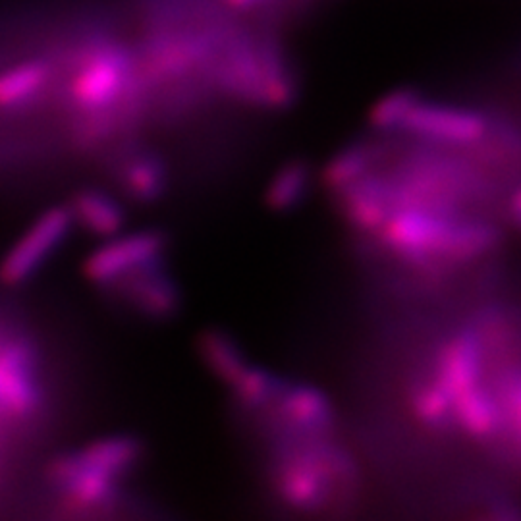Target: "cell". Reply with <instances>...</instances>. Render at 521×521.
<instances>
[{"label":"cell","mask_w":521,"mask_h":521,"mask_svg":"<svg viewBox=\"0 0 521 521\" xmlns=\"http://www.w3.org/2000/svg\"><path fill=\"white\" fill-rule=\"evenodd\" d=\"M327 190L386 275L452 290L521 242V107L394 95L332 159Z\"/></svg>","instance_id":"1"},{"label":"cell","mask_w":521,"mask_h":521,"mask_svg":"<svg viewBox=\"0 0 521 521\" xmlns=\"http://www.w3.org/2000/svg\"><path fill=\"white\" fill-rule=\"evenodd\" d=\"M408 402L427 429L521 479V300L454 315L417 357Z\"/></svg>","instance_id":"2"},{"label":"cell","mask_w":521,"mask_h":521,"mask_svg":"<svg viewBox=\"0 0 521 521\" xmlns=\"http://www.w3.org/2000/svg\"><path fill=\"white\" fill-rule=\"evenodd\" d=\"M224 384L259 446L267 485L280 506L303 516L340 518L361 504L363 460L321 390L255 367L247 357Z\"/></svg>","instance_id":"3"},{"label":"cell","mask_w":521,"mask_h":521,"mask_svg":"<svg viewBox=\"0 0 521 521\" xmlns=\"http://www.w3.org/2000/svg\"><path fill=\"white\" fill-rule=\"evenodd\" d=\"M74 220L70 209H53L29 226L28 232L8 251L0 276L8 284H22L35 275L60 246Z\"/></svg>","instance_id":"4"},{"label":"cell","mask_w":521,"mask_h":521,"mask_svg":"<svg viewBox=\"0 0 521 521\" xmlns=\"http://www.w3.org/2000/svg\"><path fill=\"white\" fill-rule=\"evenodd\" d=\"M128 82V60L116 51L91 56L76 76L70 97L76 107L99 112L116 103Z\"/></svg>","instance_id":"5"},{"label":"cell","mask_w":521,"mask_h":521,"mask_svg":"<svg viewBox=\"0 0 521 521\" xmlns=\"http://www.w3.org/2000/svg\"><path fill=\"white\" fill-rule=\"evenodd\" d=\"M163 251L157 232H138L101 247L87 263V275L99 284H116L124 276L155 265Z\"/></svg>","instance_id":"6"},{"label":"cell","mask_w":521,"mask_h":521,"mask_svg":"<svg viewBox=\"0 0 521 521\" xmlns=\"http://www.w3.org/2000/svg\"><path fill=\"white\" fill-rule=\"evenodd\" d=\"M126 300L139 309L143 315L149 317H166L170 315L178 305V294L174 284L159 275L155 265L143 267L120 280Z\"/></svg>","instance_id":"7"},{"label":"cell","mask_w":521,"mask_h":521,"mask_svg":"<svg viewBox=\"0 0 521 521\" xmlns=\"http://www.w3.org/2000/svg\"><path fill=\"white\" fill-rule=\"evenodd\" d=\"M76 456L85 469L116 481L138 462L139 444L128 437H112L83 448Z\"/></svg>","instance_id":"8"},{"label":"cell","mask_w":521,"mask_h":521,"mask_svg":"<svg viewBox=\"0 0 521 521\" xmlns=\"http://www.w3.org/2000/svg\"><path fill=\"white\" fill-rule=\"evenodd\" d=\"M72 220L97 236H114L124 222V211L110 195L97 190L80 193L72 207Z\"/></svg>","instance_id":"9"},{"label":"cell","mask_w":521,"mask_h":521,"mask_svg":"<svg viewBox=\"0 0 521 521\" xmlns=\"http://www.w3.org/2000/svg\"><path fill=\"white\" fill-rule=\"evenodd\" d=\"M51 68L43 62H26L0 76V107L16 109L31 103L47 87Z\"/></svg>","instance_id":"10"},{"label":"cell","mask_w":521,"mask_h":521,"mask_svg":"<svg viewBox=\"0 0 521 521\" xmlns=\"http://www.w3.org/2000/svg\"><path fill=\"white\" fill-rule=\"evenodd\" d=\"M165 166L149 155L130 159L122 168V184L132 197L153 199L159 197L165 186Z\"/></svg>","instance_id":"11"}]
</instances>
